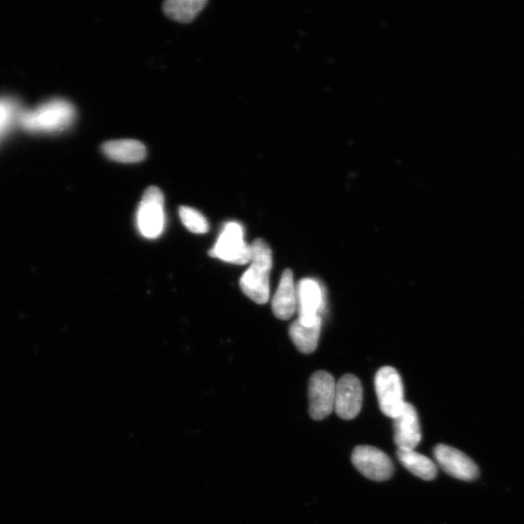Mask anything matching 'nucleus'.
I'll return each instance as SVG.
<instances>
[{"label": "nucleus", "instance_id": "6", "mask_svg": "<svg viewBox=\"0 0 524 524\" xmlns=\"http://www.w3.org/2000/svg\"><path fill=\"white\" fill-rule=\"evenodd\" d=\"M337 382L327 371H318L310 378L309 412L312 419L321 420L329 417L336 403Z\"/></svg>", "mask_w": 524, "mask_h": 524}, {"label": "nucleus", "instance_id": "12", "mask_svg": "<svg viewBox=\"0 0 524 524\" xmlns=\"http://www.w3.org/2000/svg\"><path fill=\"white\" fill-rule=\"evenodd\" d=\"M297 309L296 287L291 270H286L272 299L274 315L280 320L291 319Z\"/></svg>", "mask_w": 524, "mask_h": 524}, {"label": "nucleus", "instance_id": "7", "mask_svg": "<svg viewBox=\"0 0 524 524\" xmlns=\"http://www.w3.org/2000/svg\"><path fill=\"white\" fill-rule=\"evenodd\" d=\"M352 462L363 476L376 482L392 478L395 467L383 451L370 445H359L352 454Z\"/></svg>", "mask_w": 524, "mask_h": 524}, {"label": "nucleus", "instance_id": "16", "mask_svg": "<svg viewBox=\"0 0 524 524\" xmlns=\"http://www.w3.org/2000/svg\"><path fill=\"white\" fill-rule=\"evenodd\" d=\"M206 4L205 0H170L164 4L163 10L170 18L181 23H188Z\"/></svg>", "mask_w": 524, "mask_h": 524}, {"label": "nucleus", "instance_id": "18", "mask_svg": "<svg viewBox=\"0 0 524 524\" xmlns=\"http://www.w3.org/2000/svg\"><path fill=\"white\" fill-rule=\"evenodd\" d=\"M17 115V104L10 99H0V138L12 125Z\"/></svg>", "mask_w": 524, "mask_h": 524}, {"label": "nucleus", "instance_id": "2", "mask_svg": "<svg viewBox=\"0 0 524 524\" xmlns=\"http://www.w3.org/2000/svg\"><path fill=\"white\" fill-rule=\"evenodd\" d=\"M75 117L71 104L65 100H53L21 115L18 120L21 127L32 132H61L72 125Z\"/></svg>", "mask_w": 524, "mask_h": 524}, {"label": "nucleus", "instance_id": "4", "mask_svg": "<svg viewBox=\"0 0 524 524\" xmlns=\"http://www.w3.org/2000/svg\"><path fill=\"white\" fill-rule=\"evenodd\" d=\"M375 388L384 414L395 419L405 405L403 378L394 367L385 366L375 377Z\"/></svg>", "mask_w": 524, "mask_h": 524}, {"label": "nucleus", "instance_id": "5", "mask_svg": "<svg viewBox=\"0 0 524 524\" xmlns=\"http://www.w3.org/2000/svg\"><path fill=\"white\" fill-rule=\"evenodd\" d=\"M137 220L144 237L155 239L162 236L165 225L164 197L158 187L152 186L144 193Z\"/></svg>", "mask_w": 524, "mask_h": 524}, {"label": "nucleus", "instance_id": "8", "mask_svg": "<svg viewBox=\"0 0 524 524\" xmlns=\"http://www.w3.org/2000/svg\"><path fill=\"white\" fill-rule=\"evenodd\" d=\"M298 320L304 325H314L321 321V312L325 309L326 297L320 284L314 279L305 278L296 287Z\"/></svg>", "mask_w": 524, "mask_h": 524}, {"label": "nucleus", "instance_id": "10", "mask_svg": "<svg viewBox=\"0 0 524 524\" xmlns=\"http://www.w3.org/2000/svg\"><path fill=\"white\" fill-rule=\"evenodd\" d=\"M363 390L361 381L352 374L344 375L337 383L334 410L343 420H353L362 411Z\"/></svg>", "mask_w": 524, "mask_h": 524}, {"label": "nucleus", "instance_id": "9", "mask_svg": "<svg viewBox=\"0 0 524 524\" xmlns=\"http://www.w3.org/2000/svg\"><path fill=\"white\" fill-rule=\"evenodd\" d=\"M434 456L442 470L455 478L471 482L479 476L478 468L470 457L450 445H438L434 449Z\"/></svg>", "mask_w": 524, "mask_h": 524}, {"label": "nucleus", "instance_id": "14", "mask_svg": "<svg viewBox=\"0 0 524 524\" xmlns=\"http://www.w3.org/2000/svg\"><path fill=\"white\" fill-rule=\"evenodd\" d=\"M321 329V321L314 325H304V323L296 320L289 328V337L295 345L299 352L304 353H312L318 347Z\"/></svg>", "mask_w": 524, "mask_h": 524}, {"label": "nucleus", "instance_id": "3", "mask_svg": "<svg viewBox=\"0 0 524 524\" xmlns=\"http://www.w3.org/2000/svg\"><path fill=\"white\" fill-rule=\"evenodd\" d=\"M209 254L212 258L229 263L238 265L250 263L252 247L244 240V229L239 222H228Z\"/></svg>", "mask_w": 524, "mask_h": 524}, {"label": "nucleus", "instance_id": "11", "mask_svg": "<svg viewBox=\"0 0 524 524\" xmlns=\"http://www.w3.org/2000/svg\"><path fill=\"white\" fill-rule=\"evenodd\" d=\"M395 442L401 451H414L421 441L418 412L414 406L405 403L400 414L394 419Z\"/></svg>", "mask_w": 524, "mask_h": 524}, {"label": "nucleus", "instance_id": "15", "mask_svg": "<svg viewBox=\"0 0 524 524\" xmlns=\"http://www.w3.org/2000/svg\"><path fill=\"white\" fill-rule=\"evenodd\" d=\"M397 457L406 470L412 474L425 479V481H431V479L437 476L438 470L437 464L425 455L418 453L415 451L397 450Z\"/></svg>", "mask_w": 524, "mask_h": 524}, {"label": "nucleus", "instance_id": "13", "mask_svg": "<svg viewBox=\"0 0 524 524\" xmlns=\"http://www.w3.org/2000/svg\"><path fill=\"white\" fill-rule=\"evenodd\" d=\"M103 151L110 160L122 163L142 162L147 154L143 143L132 139L109 141L104 145Z\"/></svg>", "mask_w": 524, "mask_h": 524}, {"label": "nucleus", "instance_id": "1", "mask_svg": "<svg viewBox=\"0 0 524 524\" xmlns=\"http://www.w3.org/2000/svg\"><path fill=\"white\" fill-rule=\"evenodd\" d=\"M252 259L250 267L240 280L242 292L254 304H265L270 296V277L273 266L272 251L262 239H256L251 245Z\"/></svg>", "mask_w": 524, "mask_h": 524}, {"label": "nucleus", "instance_id": "17", "mask_svg": "<svg viewBox=\"0 0 524 524\" xmlns=\"http://www.w3.org/2000/svg\"><path fill=\"white\" fill-rule=\"evenodd\" d=\"M179 214L183 225L191 232L204 234L209 230V224L205 217L192 207L182 206Z\"/></svg>", "mask_w": 524, "mask_h": 524}]
</instances>
